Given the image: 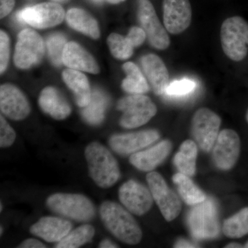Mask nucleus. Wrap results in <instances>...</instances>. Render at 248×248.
Instances as JSON below:
<instances>
[{
  "label": "nucleus",
  "mask_w": 248,
  "mask_h": 248,
  "mask_svg": "<svg viewBox=\"0 0 248 248\" xmlns=\"http://www.w3.org/2000/svg\"><path fill=\"white\" fill-rule=\"evenodd\" d=\"M99 215L107 231L117 239L128 245L140 244L142 239L141 228L126 208L107 201L101 205Z\"/></svg>",
  "instance_id": "nucleus-1"
},
{
  "label": "nucleus",
  "mask_w": 248,
  "mask_h": 248,
  "mask_svg": "<svg viewBox=\"0 0 248 248\" xmlns=\"http://www.w3.org/2000/svg\"><path fill=\"white\" fill-rule=\"evenodd\" d=\"M84 154L90 177L96 185L107 189L118 182L120 177L118 162L104 145L91 142L86 146Z\"/></svg>",
  "instance_id": "nucleus-2"
},
{
  "label": "nucleus",
  "mask_w": 248,
  "mask_h": 248,
  "mask_svg": "<svg viewBox=\"0 0 248 248\" xmlns=\"http://www.w3.org/2000/svg\"><path fill=\"white\" fill-rule=\"evenodd\" d=\"M46 203L53 213L78 222L90 221L95 215L93 202L80 194H53Z\"/></svg>",
  "instance_id": "nucleus-3"
},
{
  "label": "nucleus",
  "mask_w": 248,
  "mask_h": 248,
  "mask_svg": "<svg viewBox=\"0 0 248 248\" xmlns=\"http://www.w3.org/2000/svg\"><path fill=\"white\" fill-rule=\"evenodd\" d=\"M222 49L232 61L241 62L248 53V23L244 18L234 16L228 18L222 24Z\"/></svg>",
  "instance_id": "nucleus-4"
},
{
  "label": "nucleus",
  "mask_w": 248,
  "mask_h": 248,
  "mask_svg": "<svg viewBox=\"0 0 248 248\" xmlns=\"http://www.w3.org/2000/svg\"><path fill=\"white\" fill-rule=\"evenodd\" d=\"M117 109L123 113L120 125L127 129L144 125L157 112V108L151 98L142 94H132L122 98L117 103Z\"/></svg>",
  "instance_id": "nucleus-5"
},
{
  "label": "nucleus",
  "mask_w": 248,
  "mask_h": 248,
  "mask_svg": "<svg viewBox=\"0 0 248 248\" xmlns=\"http://www.w3.org/2000/svg\"><path fill=\"white\" fill-rule=\"evenodd\" d=\"M221 119L213 110L202 108L196 111L191 122V132L197 146L205 153H209L216 142Z\"/></svg>",
  "instance_id": "nucleus-6"
},
{
  "label": "nucleus",
  "mask_w": 248,
  "mask_h": 248,
  "mask_svg": "<svg viewBox=\"0 0 248 248\" xmlns=\"http://www.w3.org/2000/svg\"><path fill=\"white\" fill-rule=\"evenodd\" d=\"M146 181L153 200L166 221L175 219L182 211V202L177 194L170 188L159 172L151 171L147 174Z\"/></svg>",
  "instance_id": "nucleus-7"
},
{
  "label": "nucleus",
  "mask_w": 248,
  "mask_h": 248,
  "mask_svg": "<svg viewBox=\"0 0 248 248\" xmlns=\"http://www.w3.org/2000/svg\"><path fill=\"white\" fill-rule=\"evenodd\" d=\"M242 143L237 132L224 129L218 134L213 146V157L217 169L228 171L237 164L241 157Z\"/></svg>",
  "instance_id": "nucleus-8"
},
{
  "label": "nucleus",
  "mask_w": 248,
  "mask_h": 248,
  "mask_svg": "<svg viewBox=\"0 0 248 248\" xmlns=\"http://www.w3.org/2000/svg\"><path fill=\"white\" fill-rule=\"evenodd\" d=\"M65 11L58 2H44L25 8L16 14L20 23H27L36 29L55 27L63 22Z\"/></svg>",
  "instance_id": "nucleus-9"
},
{
  "label": "nucleus",
  "mask_w": 248,
  "mask_h": 248,
  "mask_svg": "<svg viewBox=\"0 0 248 248\" xmlns=\"http://www.w3.org/2000/svg\"><path fill=\"white\" fill-rule=\"evenodd\" d=\"M45 51V43L41 36L32 29H24L18 35L15 64L20 69H29L42 60Z\"/></svg>",
  "instance_id": "nucleus-10"
},
{
  "label": "nucleus",
  "mask_w": 248,
  "mask_h": 248,
  "mask_svg": "<svg viewBox=\"0 0 248 248\" xmlns=\"http://www.w3.org/2000/svg\"><path fill=\"white\" fill-rule=\"evenodd\" d=\"M138 16L150 45L158 50L169 48L170 45L169 34L160 22L154 6L149 0H138Z\"/></svg>",
  "instance_id": "nucleus-11"
},
{
  "label": "nucleus",
  "mask_w": 248,
  "mask_h": 248,
  "mask_svg": "<svg viewBox=\"0 0 248 248\" xmlns=\"http://www.w3.org/2000/svg\"><path fill=\"white\" fill-rule=\"evenodd\" d=\"M119 199L130 213L138 216L148 213L154 201L150 189L135 180H129L121 186Z\"/></svg>",
  "instance_id": "nucleus-12"
},
{
  "label": "nucleus",
  "mask_w": 248,
  "mask_h": 248,
  "mask_svg": "<svg viewBox=\"0 0 248 248\" xmlns=\"http://www.w3.org/2000/svg\"><path fill=\"white\" fill-rule=\"evenodd\" d=\"M160 134L156 130H141L134 133L115 134L109 138L111 149L117 154L126 156L150 146L159 140Z\"/></svg>",
  "instance_id": "nucleus-13"
},
{
  "label": "nucleus",
  "mask_w": 248,
  "mask_h": 248,
  "mask_svg": "<svg viewBox=\"0 0 248 248\" xmlns=\"http://www.w3.org/2000/svg\"><path fill=\"white\" fill-rule=\"evenodd\" d=\"M165 28L170 33L178 35L190 27L192 8L189 0H163Z\"/></svg>",
  "instance_id": "nucleus-14"
},
{
  "label": "nucleus",
  "mask_w": 248,
  "mask_h": 248,
  "mask_svg": "<svg viewBox=\"0 0 248 248\" xmlns=\"http://www.w3.org/2000/svg\"><path fill=\"white\" fill-rule=\"evenodd\" d=\"M1 112L11 120L21 121L27 118L31 112L27 98L14 85L6 84L0 88Z\"/></svg>",
  "instance_id": "nucleus-15"
},
{
  "label": "nucleus",
  "mask_w": 248,
  "mask_h": 248,
  "mask_svg": "<svg viewBox=\"0 0 248 248\" xmlns=\"http://www.w3.org/2000/svg\"><path fill=\"white\" fill-rule=\"evenodd\" d=\"M205 202L199 204L198 208L194 209L189 217L190 230L197 238L213 237L217 234L215 208L211 202Z\"/></svg>",
  "instance_id": "nucleus-16"
},
{
  "label": "nucleus",
  "mask_w": 248,
  "mask_h": 248,
  "mask_svg": "<svg viewBox=\"0 0 248 248\" xmlns=\"http://www.w3.org/2000/svg\"><path fill=\"white\" fill-rule=\"evenodd\" d=\"M172 144L166 140L145 151H138L130 155V164L139 170L151 172L164 162L172 151Z\"/></svg>",
  "instance_id": "nucleus-17"
},
{
  "label": "nucleus",
  "mask_w": 248,
  "mask_h": 248,
  "mask_svg": "<svg viewBox=\"0 0 248 248\" xmlns=\"http://www.w3.org/2000/svg\"><path fill=\"white\" fill-rule=\"evenodd\" d=\"M141 64L155 94H166L170 84L169 73L163 60L155 54H148L141 58Z\"/></svg>",
  "instance_id": "nucleus-18"
},
{
  "label": "nucleus",
  "mask_w": 248,
  "mask_h": 248,
  "mask_svg": "<svg viewBox=\"0 0 248 248\" xmlns=\"http://www.w3.org/2000/svg\"><path fill=\"white\" fill-rule=\"evenodd\" d=\"M72 228L71 222L64 218L44 217L31 227L30 232L47 242L58 243L71 231Z\"/></svg>",
  "instance_id": "nucleus-19"
},
{
  "label": "nucleus",
  "mask_w": 248,
  "mask_h": 248,
  "mask_svg": "<svg viewBox=\"0 0 248 248\" xmlns=\"http://www.w3.org/2000/svg\"><path fill=\"white\" fill-rule=\"evenodd\" d=\"M62 60L63 64L71 69L93 74L99 73V67L95 60L76 42H70L66 44Z\"/></svg>",
  "instance_id": "nucleus-20"
},
{
  "label": "nucleus",
  "mask_w": 248,
  "mask_h": 248,
  "mask_svg": "<svg viewBox=\"0 0 248 248\" xmlns=\"http://www.w3.org/2000/svg\"><path fill=\"white\" fill-rule=\"evenodd\" d=\"M39 105L43 112L56 120L66 119L71 113V108L58 90L46 87L40 93Z\"/></svg>",
  "instance_id": "nucleus-21"
},
{
  "label": "nucleus",
  "mask_w": 248,
  "mask_h": 248,
  "mask_svg": "<svg viewBox=\"0 0 248 248\" xmlns=\"http://www.w3.org/2000/svg\"><path fill=\"white\" fill-rule=\"evenodd\" d=\"M62 78L74 94L77 104L81 108L87 107L91 102L92 93L86 76L79 71L68 68L63 71Z\"/></svg>",
  "instance_id": "nucleus-22"
},
{
  "label": "nucleus",
  "mask_w": 248,
  "mask_h": 248,
  "mask_svg": "<svg viewBox=\"0 0 248 248\" xmlns=\"http://www.w3.org/2000/svg\"><path fill=\"white\" fill-rule=\"evenodd\" d=\"M68 25L74 30L94 40L100 37V31L97 20L87 11L78 8L68 10L66 15Z\"/></svg>",
  "instance_id": "nucleus-23"
},
{
  "label": "nucleus",
  "mask_w": 248,
  "mask_h": 248,
  "mask_svg": "<svg viewBox=\"0 0 248 248\" xmlns=\"http://www.w3.org/2000/svg\"><path fill=\"white\" fill-rule=\"evenodd\" d=\"M197 155L198 146L195 141L187 140L183 142L173 159L179 172L193 177L197 170Z\"/></svg>",
  "instance_id": "nucleus-24"
},
{
  "label": "nucleus",
  "mask_w": 248,
  "mask_h": 248,
  "mask_svg": "<svg viewBox=\"0 0 248 248\" xmlns=\"http://www.w3.org/2000/svg\"><path fill=\"white\" fill-rule=\"evenodd\" d=\"M172 182L177 186L180 197L187 205H199L206 200V195L189 176L178 172L173 175Z\"/></svg>",
  "instance_id": "nucleus-25"
},
{
  "label": "nucleus",
  "mask_w": 248,
  "mask_h": 248,
  "mask_svg": "<svg viewBox=\"0 0 248 248\" xmlns=\"http://www.w3.org/2000/svg\"><path fill=\"white\" fill-rule=\"evenodd\" d=\"M123 70L126 74L122 84L124 91L130 94H143L149 91L146 78L135 63L126 62L123 65Z\"/></svg>",
  "instance_id": "nucleus-26"
},
{
  "label": "nucleus",
  "mask_w": 248,
  "mask_h": 248,
  "mask_svg": "<svg viewBox=\"0 0 248 248\" xmlns=\"http://www.w3.org/2000/svg\"><path fill=\"white\" fill-rule=\"evenodd\" d=\"M107 106V95L99 90H94L89 105L84 107L82 110L83 117L86 122L91 125H99L105 117Z\"/></svg>",
  "instance_id": "nucleus-27"
},
{
  "label": "nucleus",
  "mask_w": 248,
  "mask_h": 248,
  "mask_svg": "<svg viewBox=\"0 0 248 248\" xmlns=\"http://www.w3.org/2000/svg\"><path fill=\"white\" fill-rule=\"evenodd\" d=\"M223 232L230 239H239L248 235V206L244 207L223 223Z\"/></svg>",
  "instance_id": "nucleus-28"
},
{
  "label": "nucleus",
  "mask_w": 248,
  "mask_h": 248,
  "mask_svg": "<svg viewBox=\"0 0 248 248\" xmlns=\"http://www.w3.org/2000/svg\"><path fill=\"white\" fill-rule=\"evenodd\" d=\"M95 234V230L91 225L86 224L78 227L70 232L61 241H59L55 248H78L90 242Z\"/></svg>",
  "instance_id": "nucleus-29"
},
{
  "label": "nucleus",
  "mask_w": 248,
  "mask_h": 248,
  "mask_svg": "<svg viewBox=\"0 0 248 248\" xmlns=\"http://www.w3.org/2000/svg\"><path fill=\"white\" fill-rule=\"evenodd\" d=\"M107 42L111 54L115 58L125 60L133 55L135 46L128 35L124 37L120 34L111 33Z\"/></svg>",
  "instance_id": "nucleus-30"
},
{
  "label": "nucleus",
  "mask_w": 248,
  "mask_h": 248,
  "mask_svg": "<svg viewBox=\"0 0 248 248\" xmlns=\"http://www.w3.org/2000/svg\"><path fill=\"white\" fill-rule=\"evenodd\" d=\"M67 43L66 37L60 33L52 34L47 39L49 58L55 66H60L63 63V50Z\"/></svg>",
  "instance_id": "nucleus-31"
},
{
  "label": "nucleus",
  "mask_w": 248,
  "mask_h": 248,
  "mask_svg": "<svg viewBox=\"0 0 248 248\" xmlns=\"http://www.w3.org/2000/svg\"><path fill=\"white\" fill-rule=\"evenodd\" d=\"M196 89V83L192 80L184 79L174 81L169 84L166 94L170 96H182L189 94Z\"/></svg>",
  "instance_id": "nucleus-32"
},
{
  "label": "nucleus",
  "mask_w": 248,
  "mask_h": 248,
  "mask_svg": "<svg viewBox=\"0 0 248 248\" xmlns=\"http://www.w3.org/2000/svg\"><path fill=\"white\" fill-rule=\"evenodd\" d=\"M16 139V133L14 129L2 115L0 116V147L9 148L14 144Z\"/></svg>",
  "instance_id": "nucleus-33"
},
{
  "label": "nucleus",
  "mask_w": 248,
  "mask_h": 248,
  "mask_svg": "<svg viewBox=\"0 0 248 248\" xmlns=\"http://www.w3.org/2000/svg\"><path fill=\"white\" fill-rule=\"evenodd\" d=\"M10 55V40L9 36L4 31H0V72L1 74L8 66Z\"/></svg>",
  "instance_id": "nucleus-34"
},
{
  "label": "nucleus",
  "mask_w": 248,
  "mask_h": 248,
  "mask_svg": "<svg viewBox=\"0 0 248 248\" xmlns=\"http://www.w3.org/2000/svg\"><path fill=\"white\" fill-rule=\"evenodd\" d=\"M15 0H0V17L3 19L14 9Z\"/></svg>",
  "instance_id": "nucleus-35"
},
{
  "label": "nucleus",
  "mask_w": 248,
  "mask_h": 248,
  "mask_svg": "<svg viewBox=\"0 0 248 248\" xmlns=\"http://www.w3.org/2000/svg\"><path fill=\"white\" fill-rule=\"evenodd\" d=\"M17 248H46V246L39 240L35 239H28L23 241L22 244L19 245Z\"/></svg>",
  "instance_id": "nucleus-36"
},
{
  "label": "nucleus",
  "mask_w": 248,
  "mask_h": 248,
  "mask_svg": "<svg viewBox=\"0 0 248 248\" xmlns=\"http://www.w3.org/2000/svg\"><path fill=\"white\" fill-rule=\"evenodd\" d=\"M118 247L119 246L117 244L108 239L103 240L99 245V248H115Z\"/></svg>",
  "instance_id": "nucleus-37"
},
{
  "label": "nucleus",
  "mask_w": 248,
  "mask_h": 248,
  "mask_svg": "<svg viewBox=\"0 0 248 248\" xmlns=\"http://www.w3.org/2000/svg\"><path fill=\"white\" fill-rule=\"evenodd\" d=\"M175 248H196L193 245L189 243L188 241L185 240H179V241L174 245Z\"/></svg>",
  "instance_id": "nucleus-38"
},
{
  "label": "nucleus",
  "mask_w": 248,
  "mask_h": 248,
  "mask_svg": "<svg viewBox=\"0 0 248 248\" xmlns=\"http://www.w3.org/2000/svg\"><path fill=\"white\" fill-rule=\"evenodd\" d=\"M244 248V244L237 242H232L227 245L226 248Z\"/></svg>",
  "instance_id": "nucleus-39"
},
{
  "label": "nucleus",
  "mask_w": 248,
  "mask_h": 248,
  "mask_svg": "<svg viewBox=\"0 0 248 248\" xmlns=\"http://www.w3.org/2000/svg\"><path fill=\"white\" fill-rule=\"evenodd\" d=\"M107 1L108 2L110 3V4H117L125 1V0H107Z\"/></svg>",
  "instance_id": "nucleus-40"
},
{
  "label": "nucleus",
  "mask_w": 248,
  "mask_h": 248,
  "mask_svg": "<svg viewBox=\"0 0 248 248\" xmlns=\"http://www.w3.org/2000/svg\"><path fill=\"white\" fill-rule=\"evenodd\" d=\"M91 1L94 4H101L104 1V0H91Z\"/></svg>",
  "instance_id": "nucleus-41"
},
{
  "label": "nucleus",
  "mask_w": 248,
  "mask_h": 248,
  "mask_svg": "<svg viewBox=\"0 0 248 248\" xmlns=\"http://www.w3.org/2000/svg\"><path fill=\"white\" fill-rule=\"evenodd\" d=\"M246 122H247V124H248V108L247 111H246Z\"/></svg>",
  "instance_id": "nucleus-42"
},
{
  "label": "nucleus",
  "mask_w": 248,
  "mask_h": 248,
  "mask_svg": "<svg viewBox=\"0 0 248 248\" xmlns=\"http://www.w3.org/2000/svg\"><path fill=\"white\" fill-rule=\"evenodd\" d=\"M52 1H55V2H63L66 0H52Z\"/></svg>",
  "instance_id": "nucleus-43"
},
{
  "label": "nucleus",
  "mask_w": 248,
  "mask_h": 248,
  "mask_svg": "<svg viewBox=\"0 0 248 248\" xmlns=\"http://www.w3.org/2000/svg\"><path fill=\"white\" fill-rule=\"evenodd\" d=\"M244 248H248V241L246 243V244H244Z\"/></svg>",
  "instance_id": "nucleus-44"
},
{
  "label": "nucleus",
  "mask_w": 248,
  "mask_h": 248,
  "mask_svg": "<svg viewBox=\"0 0 248 248\" xmlns=\"http://www.w3.org/2000/svg\"><path fill=\"white\" fill-rule=\"evenodd\" d=\"M0 231H1V233H0V234H2V231H3V228H2V227H1V230H0Z\"/></svg>",
  "instance_id": "nucleus-45"
},
{
  "label": "nucleus",
  "mask_w": 248,
  "mask_h": 248,
  "mask_svg": "<svg viewBox=\"0 0 248 248\" xmlns=\"http://www.w3.org/2000/svg\"><path fill=\"white\" fill-rule=\"evenodd\" d=\"M0 206H1V207H0V208H1V211H2V208H3L2 204H1V205H0Z\"/></svg>",
  "instance_id": "nucleus-46"
}]
</instances>
